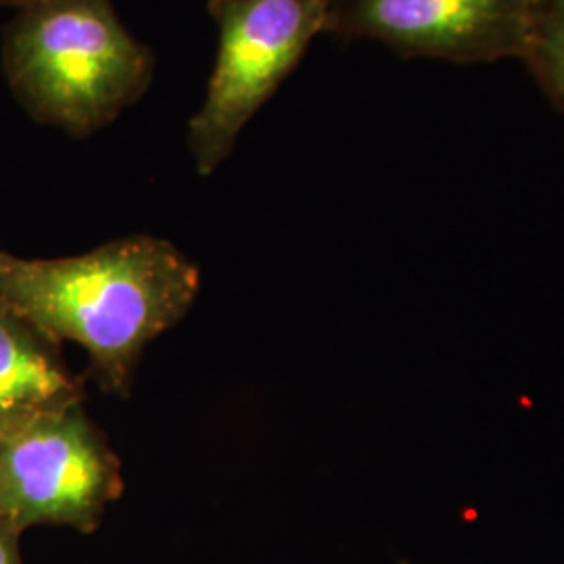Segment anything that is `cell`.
Instances as JSON below:
<instances>
[{
  "label": "cell",
  "instance_id": "7a4b0ae2",
  "mask_svg": "<svg viewBox=\"0 0 564 564\" xmlns=\"http://www.w3.org/2000/svg\"><path fill=\"white\" fill-rule=\"evenodd\" d=\"M2 69L32 120L84 139L141 101L155 57L113 0H36L4 30Z\"/></svg>",
  "mask_w": 564,
  "mask_h": 564
},
{
  "label": "cell",
  "instance_id": "9c48e42d",
  "mask_svg": "<svg viewBox=\"0 0 564 564\" xmlns=\"http://www.w3.org/2000/svg\"><path fill=\"white\" fill-rule=\"evenodd\" d=\"M34 2H36V0H0V4H2V7H11V9H15V11L25 9V7L34 4Z\"/></svg>",
  "mask_w": 564,
  "mask_h": 564
},
{
  "label": "cell",
  "instance_id": "6da1fadb",
  "mask_svg": "<svg viewBox=\"0 0 564 564\" xmlns=\"http://www.w3.org/2000/svg\"><path fill=\"white\" fill-rule=\"evenodd\" d=\"M199 281L172 242L147 235L59 260L0 251V305L48 341L78 343L102 389L120 395L142 349L188 312Z\"/></svg>",
  "mask_w": 564,
  "mask_h": 564
},
{
  "label": "cell",
  "instance_id": "277c9868",
  "mask_svg": "<svg viewBox=\"0 0 564 564\" xmlns=\"http://www.w3.org/2000/svg\"><path fill=\"white\" fill-rule=\"evenodd\" d=\"M123 491L120 460L80 403L0 433V514L93 533Z\"/></svg>",
  "mask_w": 564,
  "mask_h": 564
},
{
  "label": "cell",
  "instance_id": "30bf717a",
  "mask_svg": "<svg viewBox=\"0 0 564 564\" xmlns=\"http://www.w3.org/2000/svg\"><path fill=\"white\" fill-rule=\"evenodd\" d=\"M402 564H408V563H402Z\"/></svg>",
  "mask_w": 564,
  "mask_h": 564
},
{
  "label": "cell",
  "instance_id": "ba28073f",
  "mask_svg": "<svg viewBox=\"0 0 564 564\" xmlns=\"http://www.w3.org/2000/svg\"><path fill=\"white\" fill-rule=\"evenodd\" d=\"M20 527L0 514V564H23L20 554Z\"/></svg>",
  "mask_w": 564,
  "mask_h": 564
},
{
  "label": "cell",
  "instance_id": "52a82bcc",
  "mask_svg": "<svg viewBox=\"0 0 564 564\" xmlns=\"http://www.w3.org/2000/svg\"><path fill=\"white\" fill-rule=\"evenodd\" d=\"M521 61L564 113V0H531Z\"/></svg>",
  "mask_w": 564,
  "mask_h": 564
},
{
  "label": "cell",
  "instance_id": "8992f818",
  "mask_svg": "<svg viewBox=\"0 0 564 564\" xmlns=\"http://www.w3.org/2000/svg\"><path fill=\"white\" fill-rule=\"evenodd\" d=\"M57 347L0 305V433L82 402Z\"/></svg>",
  "mask_w": 564,
  "mask_h": 564
},
{
  "label": "cell",
  "instance_id": "3957f363",
  "mask_svg": "<svg viewBox=\"0 0 564 564\" xmlns=\"http://www.w3.org/2000/svg\"><path fill=\"white\" fill-rule=\"evenodd\" d=\"M220 41L199 111L188 121V149L202 176L232 153L242 128L328 32V0H207Z\"/></svg>",
  "mask_w": 564,
  "mask_h": 564
},
{
  "label": "cell",
  "instance_id": "5b68a950",
  "mask_svg": "<svg viewBox=\"0 0 564 564\" xmlns=\"http://www.w3.org/2000/svg\"><path fill=\"white\" fill-rule=\"evenodd\" d=\"M531 0H328V32L370 39L403 59H521Z\"/></svg>",
  "mask_w": 564,
  "mask_h": 564
}]
</instances>
